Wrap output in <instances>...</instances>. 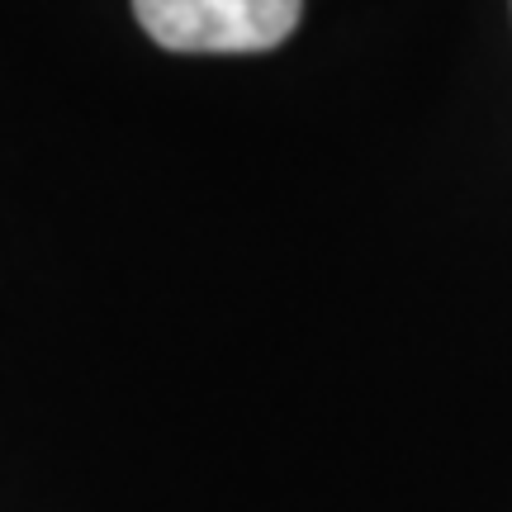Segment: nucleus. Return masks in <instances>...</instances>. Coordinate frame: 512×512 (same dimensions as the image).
Returning a JSON list of instances; mask_svg holds the SVG:
<instances>
[{
  "label": "nucleus",
  "mask_w": 512,
  "mask_h": 512,
  "mask_svg": "<svg viewBox=\"0 0 512 512\" xmlns=\"http://www.w3.org/2000/svg\"><path fill=\"white\" fill-rule=\"evenodd\" d=\"M133 15L171 53H266L294 34L304 0H133Z\"/></svg>",
  "instance_id": "1"
}]
</instances>
